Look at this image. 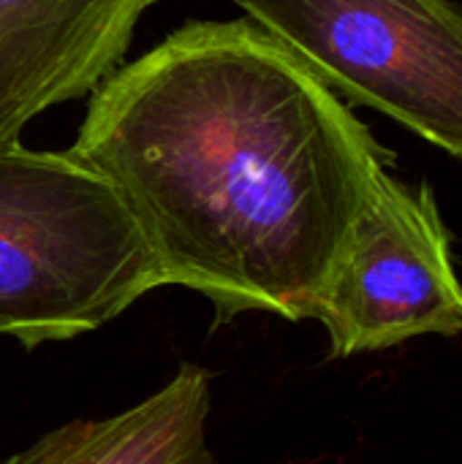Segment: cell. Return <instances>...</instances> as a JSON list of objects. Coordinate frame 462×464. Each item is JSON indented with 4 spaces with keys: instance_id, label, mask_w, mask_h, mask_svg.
<instances>
[{
    "instance_id": "5b68a950",
    "label": "cell",
    "mask_w": 462,
    "mask_h": 464,
    "mask_svg": "<svg viewBox=\"0 0 462 464\" xmlns=\"http://www.w3.org/2000/svg\"><path fill=\"white\" fill-rule=\"evenodd\" d=\"M158 0H0V147L27 122L93 95L125 60Z\"/></svg>"
},
{
    "instance_id": "8992f818",
    "label": "cell",
    "mask_w": 462,
    "mask_h": 464,
    "mask_svg": "<svg viewBox=\"0 0 462 464\" xmlns=\"http://www.w3.org/2000/svg\"><path fill=\"white\" fill-rule=\"evenodd\" d=\"M210 375L182 364L155 394L106 419L63 424L0 464H215Z\"/></svg>"
},
{
    "instance_id": "7a4b0ae2",
    "label": "cell",
    "mask_w": 462,
    "mask_h": 464,
    "mask_svg": "<svg viewBox=\"0 0 462 464\" xmlns=\"http://www.w3.org/2000/svg\"><path fill=\"white\" fill-rule=\"evenodd\" d=\"M161 272L114 188L65 152L0 147V334L25 348L95 332Z\"/></svg>"
},
{
    "instance_id": "277c9868",
    "label": "cell",
    "mask_w": 462,
    "mask_h": 464,
    "mask_svg": "<svg viewBox=\"0 0 462 464\" xmlns=\"http://www.w3.org/2000/svg\"><path fill=\"white\" fill-rule=\"evenodd\" d=\"M313 318L329 334L332 359L462 334V280L430 182L378 177Z\"/></svg>"
},
{
    "instance_id": "3957f363",
    "label": "cell",
    "mask_w": 462,
    "mask_h": 464,
    "mask_svg": "<svg viewBox=\"0 0 462 464\" xmlns=\"http://www.w3.org/2000/svg\"><path fill=\"white\" fill-rule=\"evenodd\" d=\"M338 95L462 160V5L455 0H231Z\"/></svg>"
},
{
    "instance_id": "6da1fadb",
    "label": "cell",
    "mask_w": 462,
    "mask_h": 464,
    "mask_svg": "<svg viewBox=\"0 0 462 464\" xmlns=\"http://www.w3.org/2000/svg\"><path fill=\"white\" fill-rule=\"evenodd\" d=\"M133 218L163 285L215 321L316 315L378 177L395 163L289 46L251 19L191 22L93 95L68 150Z\"/></svg>"
}]
</instances>
